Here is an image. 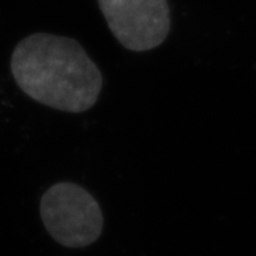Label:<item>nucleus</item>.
I'll use <instances>...</instances> for the list:
<instances>
[{
    "instance_id": "7ed1b4c3",
    "label": "nucleus",
    "mask_w": 256,
    "mask_h": 256,
    "mask_svg": "<svg viewBox=\"0 0 256 256\" xmlns=\"http://www.w3.org/2000/svg\"><path fill=\"white\" fill-rule=\"evenodd\" d=\"M98 6L114 37L130 51L153 50L170 33L168 0H98Z\"/></svg>"
},
{
    "instance_id": "f03ea898",
    "label": "nucleus",
    "mask_w": 256,
    "mask_h": 256,
    "mask_svg": "<svg viewBox=\"0 0 256 256\" xmlns=\"http://www.w3.org/2000/svg\"><path fill=\"white\" fill-rule=\"evenodd\" d=\"M40 212L48 234L70 248L89 246L104 230L101 206L90 192L76 183L51 186L40 199Z\"/></svg>"
},
{
    "instance_id": "f257e3e1",
    "label": "nucleus",
    "mask_w": 256,
    "mask_h": 256,
    "mask_svg": "<svg viewBox=\"0 0 256 256\" xmlns=\"http://www.w3.org/2000/svg\"><path fill=\"white\" fill-rule=\"evenodd\" d=\"M16 84L34 101L66 112H88L98 101L104 78L76 40L34 33L18 42L10 58Z\"/></svg>"
}]
</instances>
